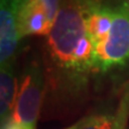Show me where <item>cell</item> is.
<instances>
[{
  "label": "cell",
  "mask_w": 129,
  "mask_h": 129,
  "mask_svg": "<svg viewBox=\"0 0 129 129\" xmlns=\"http://www.w3.org/2000/svg\"><path fill=\"white\" fill-rule=\"evenodd\" d=\"M86 34L83 0L66 4L61 7L55 23L48 34L47 42L51 59L60 68L72 69L74 51Z\"/></svg>",
  "instance_id": "cell-1"
},
{
  "label": "cell",
  "mask_w": 129,
  "mask_h": 129,
  "mask_svg": "<svg viewBox=\"0 0 129 129\" xmlns=\"http://www.w3.org/2000/svg\"><path fill=\"white\" fill-rule=\"evenodd\" d=\"M114 17L106 37L94 46L93 69L108 72L129 62V3L112 0Z\"/></svg>",
  "instance_id": "cell-2"
},
{
  "label": "cell",
  "mask_w": 129,
  "mask_h": 129,
  "mask_svg": "<svg viewBox=\"0 0 129 129\" xmlns=\"http://www.w3.org/2000/svg\"><path fill=\"white\" fill-rule=\"evenodd\" d=\"M46 90L44 74L41 67L32 62L23 73L16 104L10 121L36 129V122L43 103Z\"/></svg>",
  "instance_id": "cell-3"
},
{
  "label": "cell",
  "mask_w": 129,
  "mask_h": 129,
  "mask_svg": "<svg viewBox=\"0 0 129 129\" xmlns=\"http://www.w3.org/2000/svg\"><path fill=\"white\" fill-rule=\"evenodd\" d=\"M20 0H1L0 3V63L12 62L19 43L17 16Z\"/></svg>",
  "instance_id": "cell-4"
},
{
  "label": "cell",
  "mask_w": 129,
  "mask_h": 129,
  "mask_svg": "<svg viewBox=\"0 0 129 129\" xmlns=\"http://www.w3.org/2000/svg\"><path fill=\"white\" fill-rule=\"evenodd\" d=\"M17 25L20 38L48 35L53 28L46 9L40 0H20Z\"/></svg>",
  "instance_id": "cell-5"
},
{
  "label": "cell",
  "mask_w": 129,
  "mask_h": 129,
  "mask_svg": "<svg viewBox=\"0 0 129 129\" xmlns=\"http://www.w3.org/2000/svg\"><path fill=\"white\" fill-rule=\"evenodd\" d=\"M18 81L14 74L12 62L1 66L0 72V118L4 127L12 117V112L18 94Z\"/></svg>",
  "instance_id": "cell-6"
},
{
  "label": "cell",
  "mask_w": 129,
  "mask_h": 129,
  "mask_svg": "<svg viewBox=\"0 0 129 129\" xmlns=\"http://www.w3.org/2000/svg\"><path fill=\"white\" fill-rule=\"evenodd\" d=\"M129 120V88L122 96L116 114H99L85 117L80 129H125Z\"/></svg>",
  "instance_id": "cell-7"
},
{
  "label": "cell",
  "mask_w": 129,
  "mask_h": 129,
  "mask_svg": "<svg viewBox=\"0 0 129 129\" xmlns=\"http://www.w3.org/2000/svg\"><path fill=\"white\" fill-rule=\"evenodd\" d=\"M40 1L44 6V9L47 11V14L49 17V20L54 25V23H55V20H56V17L59 14V11H60L59 0H40Z\"/></svg>",
  "instance_id": "cell-8"
},
{
  "label": "cell",
  "mask_w": 129,
  "mask_h": 129,
  "mask_svg": "<svg viewBox=\"0 0 129 129\" xmlns=\"http://www.w3.org/2000/svg\"><path fill=\"white\" fill-rule=\"evenodd\" d=\"M3 129H35V128H31V127H28V125L17 123V122H14V121H9V122L3 127Z\"/></svg>",
  "instance_id": "cell-9"
},
{
  "label": "cell",
  "mask_w": 129,
  "mask_h": 129,
  "mask_svg": "<svg viewBox=\"0 0 129 129\" xmlns=\"http://www.w3.org/2000/svg\"><path fill=\"white\" fill-rule=\"evenodd\" d=\"M83 121H84V118H81V120L78 121L77 123L69 125V127H67V128H64V129H80V127H81V124H83Z\"/></svg>",
  "instance_id": "cell-10"
}]
</instances>
